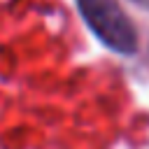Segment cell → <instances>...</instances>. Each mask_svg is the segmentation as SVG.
<instances>
[{
  "instance_id": "obj_1",
  "label": "cell",
  "mask_w": 149,
  "mask_h": 149,
  "mask_svg": "<svg viewBox=\"0 0 149 149\" xmlns=\"http://www.w3.org/2000/svg\"><path fill=\"white\" fill-rule=\"evenodd\" d=\"M79 12L88 28L105 42L109 49L119 54H133L137 47V37L133 23L121 12L116 0H77Z\"/></svg>"
},
{
  "instance_id": "obj_2",
  "label": "cell",
  "mask_w": 149,
  "mask_h": 149,
  "mask_svg": "<svg viewBox=\"0 0 149 149\" xmlns=\"http://www.w3.org/2000/svg\"><path fill=\"white\" fill-rule=\"evenodd\" d=\"M133 2H135V5H142V7L149 9V0H133Z\"/></svg>"
}]
</instances>
